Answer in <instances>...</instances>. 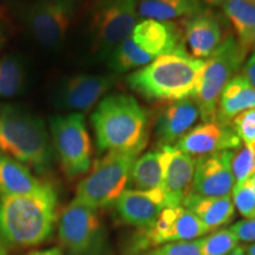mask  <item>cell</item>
I'll use <instances>...</instances> for the list:
<instances>
[{"instance_id":"cell-1","label":"cell","mask_w":255,"mask_h":255,"mask_svg":"<svg viewBox=\"0 0 255 255\" xmlns=\"http://www.w3.org/2000/svg\"><path fill=\"white\" fill-rule=\"evenodd\" d=\"M57 220V194L51 184L37 193L0 196V235L6 245L31 247L46 241Z\"/></svg>"},{"instance_id":"cell-2","label":"cell","mask_w":255,"mask_h":255,"mask_svg":"<svg viewBox=\"0 0 255 255\" xmlns=\"http://www.w3.org/2000/svg\"><path fill=\"white\" fill-rule=\"evenodd\" d=\"M100 151L139 155L148 142V114L132 96L104 97L91 116Z\"/></svg>"},{"instance_id":"cell-3","label":"cell","mask_w":255,"mask_h":255,"mask_svg":"<svg viewBox=\"0 0 255 255\" xmlns=\"http://www.w3.org/2000/svg\"><path fill=\"white\" fill-rule=\"evenodd\" d=\"M206 60L189 53H171L155 58L128 76L130 89L149 101L176 102L194 98Z\"/></svg>"},{"instance_id":"cell-4","label":"cell","mask_w":255,"mask_h":255,"mask_svg":"<svg viewBox=\"0 0 255 255\" xmlns=\"http://www.w3.org/2000/svg\"><path fill=\"white\" fill-rule=\"evenodd\" d=\"M0 152L38 174L49 173L55 157L43 120L20 105L7 103H0Z\"/></svg>"},{"instance_id":"cell-5","label":"cell","mask_w":255,"mask_h":255,"mask_svg":"<svg viewBox=\"0 0 255 255\" xmlns=\"http://www.w3.org/2000/svg\"><path fill=\"white\" fill-rule=\"evenodd\" d=\"M138 0H95L88 24L89 49L94 58L107 59L131 37L138 19Z\"/></svg>"},{"instance_id":"cell-6","label":"cell","mask_w":255,"mask_h":255,"mask_svg":"<svg viewBox=\"0 0 255 255\" xmlns=\"http://www.w3.org/2000/svg\"><path fill=\"white\" fill-rule=\"evenodd\" d=\"M58 239L68 255H113L109 234L97 210L77 199L59 216Z\"/></svg>"},{"instance_id":"cell-7","label":"cell","mask_w":255,"mask_h":255,"mask_svg":"<svg viewBox=\"0 0 255 255\" xmlns=\"http://www.w3.org/2000/svg\"><path fill=\"white\" fill-rule=\"evenodd\" d=\"M248 50L229 34L221 45L206 59L205 69L194 100L199 105L202 122L216 120L218 104L223 89L231 82L246 60Z\"/></svg>"},{"instance_id":"cell-8","label":"cell","mask_w":255,"mask_h":255,"mask_svg":"<svg viewBox=\"0 0 255 255\" xmlns=\"http://www.w3.org/2000/svg\"><path fill=\"white\" fill-rule=\"evenodd\" d=\"M137 156L132 152H108L79 182L75 199L96 210L115 205L127 190Z\"/></svg>"},{"instance_id":"cell-9","label":"cell","mask_w":255,"mask_h":255,"mask_svg":"<svg viewBox=\"0 0 255 255\" xmlns=\"http://www.w3.org/2000/svg\"><path fill=\"white\" fill-rule=\"evenodd\" d=\"M50 135L65 175L70 178L88 173L91 141L83 114L57 115L50 120Z\"/></svg>"},{"instance_id":"cell-10","label":"cell","mask_w":255,"mask_h":255,"mask_svg":"<svg viewBox=\"0 0 255 255\" xmlns=\"http://www.w3.org/2000/svg\"><path fill=\"white\" fill-rule=\"evenodd\" d=\"M76 5V0H36L25 5L21 19L37 43L55 50L68 34Z\"/></svg>"},{"instance_id":"cell-11","label":"cell","mask_w":255,"mask_h":255,"mask_svg":"<svg viewBox=\"0 0 255 255\" xmlns=\"http://www.w3.org/2000/svg\"><path fill=\"white\" fill-rule=\"evenodd\" d=\"M210 231L183 206L167 207L151 227L142 229L136 242L137 251L148 247L197 240Z\"/></svg>"},{"instance_id":"cell-12","label":"cell","mask_w":255,"mask_h":255,"mask_svg":"<svg viewBox=\"0 0 255 255\" xmlns=\"http://www.w3.org/2000/svg\"><path fill=\"white\" fill-rule=\"evenodd\" d=\"M117 78L111 75L78 73L59 83L55 91L53 103L58 109L69 113L90 110L116 84Z\"/></svg>"},{"instance_id":"cell-13","label":"cell","mask_w":255,"mask_h":255,"mask_svg":"<svg viewBox=\"0 0 255 255\" xmlns=\"http://www.w3.org/2000/svg\"><path fill=\"white\" fill-rule=\"evenodd\" d=\"M233 156L234 151L226 150L197 157L191 193L213 197L232 195L235 186Z\"/></svg>"},{"instance_id":"cell-14","label":"cell","mask_w":255,"mask_h":255,"mask_svg":"<svg viewBox=\"0 0 255 255\" xmlns=\"http://www.w3.org/2000/svg\"><path fill=\"white\" fill-rule=\"evenodd\" d=\"M241 143L231 124H222L215 120L191 128L174 145L184 154L196 158L214 152L238 150Z\"/></svg>"},{"instance_id":"cell-15","label":"cell","mask_w":255,"mask_h":255,"mask_svg":"<svg viewBox=\"0 0 255 255\" xmlns=\"http://www.w3.org/2000/svg\"><path fill=\"white\" fill-rule=\"evenodd\" d=\"M131 37L137 45L154 58L171 53H188L184 32L173 21L143 19L137 23Z\"/></svg>"},{"instance_id":"cell-16","label":"cell","mask_w":255,"mask_h":255,"mask_svg":"<svg viewBox=\"0 0 255 255\" xmlns=\"http://www.w3.org/2000/svg\"><path fill=\"white\" fill-rule=\"evenodd\" d=\"M163 151L164 175L162 191L167 207L182 206L190 193L195 173L196 158L178 150L175 145L161 146Z\"/></svg>"},{"instance_id":"cell-17","label":"cell","mask_w":255,"mask_h":255,"mask_svg":"<svg viewBox=\"0 0 255 255\" xmlns=\"http://www.w3.org/2000/svg\"><path fill=\"white\" fill-rule=\"evenodd\" d=\"M115 207L123 222L146 229L154 225L167 205L162 189H127L116 201Z\"/></svg>"},{"instance_id":"cell-18","label":"cell","mask_w":255,"mask_h":255,"mask_svg":"<svg viewBox=\"0 0 255 255\" xmlns=\"http://www.w3.org/2000/svg\"><path fill=\"white\" fill-rule=\"evenodd\" d=\"M199 117V105L194 98L169 103L156 120L155 132L159 144L174 145L189 131Z\"/></svg>"},{"instance_id":"cell-19","label":"cell","mask_w":255,"mask_h":255,"mask_svg":"<svg viewBox=\"0 0 255 255\" xmlns=\"http://www.w3.org/2000/svg\"><path fill=\"white\" fill-rule=\"evenodd\" d=\"M184 38L194 58L206 60L222 43V30L214 13L201 9L184 21Z\"/></svg>"},{"instance_id":"cell-20","label":"cell","mask_w":255,"mask_h":255,"mask_svg":"<svg viewBox=\"0 0 255 255\" xmlns=\"http://www.w3.org/2000/svg\"><path fill=\"white\" fill-rule=\"evenodd\" d=\"M182 206L193 213L210 232L227 225L235 214L232 195L222 197L202 196L190 191L183 200Z\"/></svg>"},{"instance_id":"cell-21","label":"cell","mask_w":255,"mask_h":255,"mask_svg":"<svg viewBox=\"0 0 255 255\" xmlns=\"http://www.w3.org/2000/svg\"><path fill=\"white\" fill-rule=\"evenodd\" d=\"M47 184L34 176L27 165L0 152V196L33 194Z\"/></svg>"},{"instance_id":"cell-22","label":"cell","mask_w":255,"mask_h":255,"mask_svg":"<svg viewBox=\"0 0 255 255\" xmlns=\"http://www.w3.org/2000/svg\"><path fill=\"white\" fill-rule=\"evenodd\" d=\"M251 109H255V87L244 75H237L220 96L216 120L231 124L235 116Z\"/></svg>"},{"instance_id":"cell-23","label":"cell","mask_w":255,"mask_h":255,"mask_svg":"<svg viewBox=\"0 0 255 255\" xmlns=\"http://www.w3.org/2000/svg\"><path fill=\"white\" fill-rule=\"evenodd\" d=\"M237 32V39L250 51L255 45V0H226L221 6Z\"/></svg>"},{"instance_id":"cell-24","label":"cell","mask_w":255,"mask_h":255,"mask_svg":"<svg viewBox=\"0 0 255 255\" xmlns=\"http://www.w3.org/2000/svg\"><path fill=\"white\" fill-rule=\"evenodd\" d=\"M163 175L164 162L162 149L149 151L135 159L129 184H131L132 189L137 190L161 189Z\"/></svg>"},{"instance_id":"cell-25","label":"cell","mask_w":255,"mask_h":255,"mask_svg":"<svg viewBox=\"0 0 255 255\" xmlns=\"http://www.w3.org/2000/svg\"><path fill=\"white\" fill-rule=\"evenodd\" d=\"M138 15L143 19L171 21L189 17L203 9L199 0H138Z\"/></svg>"},{"instance_id":"cell-26","label":"cell","mask_w":255,"mask_h":255,"mask_svg":"<svg viewBox=\"0 0 255 255\" xmlns=\"http://www.w3.org/2000/svg\"><path fill=\"white\" fill-rule=\"evenodd\" d=\"M154 59V57L145 53L137 45L132 37H129L115 47L105 60L111 71L115 73H123L137 68L141 69Z\"/></svg>"},{"instance_id":"cell-27","label":"cell","mask_w":255,"mask_h":255,"mask_svg":"<svg viewBox=\"0 0 255 255\" xmlns=\"http://www.w3.org/2000/svg\"><path fill=\"white\" fill-rule=\"evenodd\" d=\"M27 70L20 56L9 55L0 58V101L7 100L23 91Z\"/></svg>"},{"instance_id":"cell-28","label":"cell","mask_w":255,"mask_h":255,"mask_svg":"<svg viewBox=\"0 0 255 255\" xmlns=\"http://www.w3.org/2000/svg\"><path fill=\"white\" fill-rule=\"evenodd\" d=\"M239 239L231 228L219 229L200 239V248L202 255H229L239 247Z\"/></svg>"},{"instance_id":"cell-29","label":"cell","mask_w":255,"mask_h":255,"mask_svg":"<svg viewBox=\"0 0 255 255\" xmlns=\"http://www.w3.org/2000/svg\"><path fill=\"white\" fill-rule=\"evenodd\" d=\"M232 199L239 213L245 219H252L255 212V181L248 177L240 184H235L232 191Z\"/></svg>"},{"instance_id":"cell-30","label":"cell","mask_w":255,"mask_h":255,"mask_svg":"<svg viewBox=\"0 0 255 255\" xmlns=\"http://www.w3.org/2000/svg\"><path fill=\"white\" fill-rule=\"evenodd\" d=\"M235 184H240L255 174V146L244 145L234 151L232 162Z\"/></svg>"},{"instance_id":"cell-31","label":"cell","mask_w":255,"mask_h":255,"mask_svg":"<svg viewBox=\"0 0 255 255\" xmlns=\"http://www.w3.org/2000/svg\"><path fill=\"white\" fill-rule=\"evenodd\" d=\"M231 126L245 145L255 146V109L239 114L232 120Z\"/></svg>"},{"instance_id":"cell-32","label":"cell","mask_w":255,"mask_h":255,"mask_svg":"<svg viewBox=\"0 0 255 255\" xmlns=\"http://www.w3.org/2000/svg\"><path fill=\"white\" fill-rule=\"evenodd\" d=\"M151 253L152 255H202L200 248V239L163 245L156 248Z\"/></svg>"},{"instance_id":"cell-33","label":"cell","mask_w":255,"mask_h":255,"mask_svg":"<svg viewBox=\"0 0 255 255\" xmlns=\"http://www.w3.org/2000/svg\"><path fill=\"white\" fill-rule=\"evenodd\" d=\"M241 242H255V219L241 220L229 227Z\"/></svg>"},{"instance_id":"cell-34","label":"cell","mask_w":255,"mask_h":255,"mask_svg":"<svg viewBox=\"0 0 255 255\" xmlns=\"http://www.w3.org/2000/svg\"><path fill=\"white\" fill-rule=\"evenodd\" d=\"M244 76L255 87V45L244 68Z\"/></svg>"},{"instance_id":"cell-35","label":"cell","mask_w":255,"mask_h":255,"mask_svg":"<svg viewBox=\"0 0 255 255\" xmlns=\"http://www.w3.org/2000/svg\"><path fill=\"white\" fill-rule=\"evenodd\" d=\"M27 255H64V254L59 248H50V250L33 252V253L27 254Z\"/></svg>"},{"instance_id":"cell-36","label":"cell","mask_w":255,"mask_h":255,"mask_svg":"<svg viewBox=\"0 0 255 255\" xmlns=\"http://www.w3.org/2000/svg\"><path fill=\"white\" fill-rule=\"evenodd\" d=\"M0 255H7V245L0 235Z\"/></svg>"},{"instance_id":"cell-37","label":"cell","mask_w":255,"mask_h":255,"mask_svg":"<svg viewBox=\"0 0 255 255\" xmlns=\"http://www.w3.org/2000/svg\"><path fill=\"white\" fill-rule=\"evenodd\" d=\"M229 255H247V254H246V250H245V247L239 246L235 248V250L233 251Z\"/></svg>"},{"instance_id":"cell-38","label":"cell","mask_w":255,"mask_h":255,"mask_svg":"<svg viewBox=\"0 0 255 255\" xmlns=\"http://www.w3.org/2000/svg\"><path fill=\"white\" fill-rule=\"evenodd\" d=\"M207 4L212 5V6H222L223 2L226 1V0H205Z\"/></svg>"},{"instance_id":"cell-39","label":"cell","mask_w":255,"mask_h":255,"mask_svg":"<svg viewBox=\"0 0 255 255\" xmlns=\"http://www.w3.org/2000/svg\"><path fill=\"white\" fill-rule=\"evenodd\" d=\"M246 250V254L247 255H255V242L253 244L250 245L247 248H245Z\"/></svg>"},{"instance_id":"cell-40","label":"cell","mask_w":255,"mask_h":255,"mask_svg":"<svg viewBox=\"0 0 255 255\" xmlns=\"http://www.w3.org/2000/svg\"><path fill=\"white\" fill-rule=\"evenodd\" d=\"M1 46H2V31L1 28H0V49H1Z\"/></svg>"},{"instance_id":"cell-41","label":"cell","mask_w":255,"mask_h":255,"mask_svg":"<svg viewBox=\"0 0 255 255\" xmlns=\"http://www.w3.org/2000/svg\"><path fill=\"white\" fill-rule=\"evenodd\" d=\"M137 255H152V253L150 252V253H145V254H137Z\"/></svg>"},{"instance_id":"cell-42","label":"cell","mask_w":255,"mask_h":255,"mask_svg":"<svg viewBox=\"0 0 255 255\" xmlns=\"http://www.w3.org/2000/svg\"><path fill=\"white\" fill-rule=\"evenodd\" d=\"M252 219H255V212H254V214H253V218H252Z\"/></svg>"}]
</instances>
